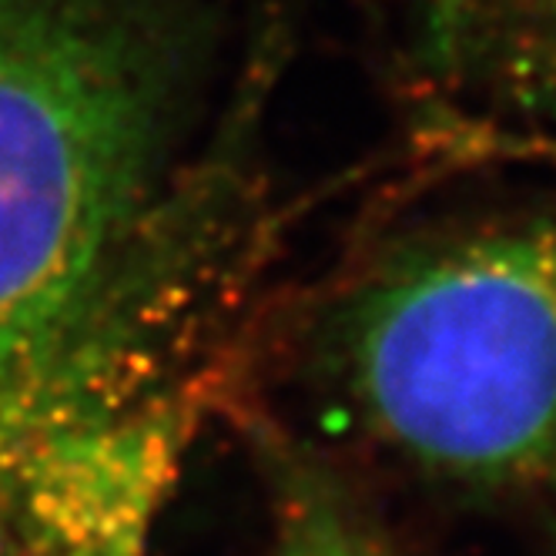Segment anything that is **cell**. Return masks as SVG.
I'll return each instance as SVG.
<instances>
[{"instance_id": "6da1fadb", "label": "cell", "mask_w": 556, "mask_h": 556, "mask_svg": "<svg viewBox=\"0 0 556 556\" xmlns=\"http://www.w3.org/2000/svg\"><path fill=\"white\" fill-rule=\"evenodd\" d=\"M249 67L212 144L185 162L91 305L0 395V553L144 556L208 413L222 406L271 252Z\"/></svg>"}, {"instance_id": "7a4b0ae2", "label": "cell", "mask_w": 556, "mask_h": 556, "mask_svg": "<svg viewBox=\"0 0 556 556\" xmlns=\"http://www.w3.org/2000/svg\"><path fill=\"white\" fill-rule=\"evenodd\" d=\"M218 45L212 0H0V395L131 249Z\"/></svg>"}, {"instance_id": "3957f363", "label": "cell", "mask_w": 556, "mask_h": 556, "mask_svg": "<svg viewBox=\"0 0 556 556\" xmlns=\"http://www.w3.org/2000/svg\"><path fill=\"white\" fill-rule=\"evenodd\" d=\"M345 406L440 480L556 506V222L406 249L336 319Z\"/></svg>"}, {"instance_id": "277c9868", "label": "cell", "mask_w": 556, "mask_h": 556, "mask_svg": "<svg viewBox=\"0 0 556 556\" xmlns=\"http://www.w3.org/2000/svg\"><path fill=\"white\" fill-rule=\"evenodd\" d=\"M416 77L459 108L556 122V0H403Z\"/></svg>"}, {"instance_id": "5b68a950", "label": "cell", "mask_w": 556, "mask_h": 556, "mask_svg": "<svg viewBox=\"0 0 556 556\" xmlns=\"http://www.w3.org/2000/svg\"><path fill=\"white\" fill-rule=\"evenodd\" d=\"M268 459L275 480L268 556H395L319 469L275 446Z\"/></svg>"}]
</instances>
